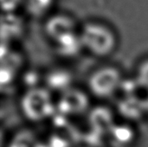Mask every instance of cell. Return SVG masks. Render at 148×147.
Returning a JSON list of instances; mask_svg holds the SVG:
<instances>
[{
    "label": "cell",
    "instance_id": "4",
    "mask_svg": "<svg viewBox=\"0 0 148 147\" xmlns=\"http://www.w3.org/2000/svg\"><path fill=\"white\" fill-rule=\"evenodd\" d=\"M58 52L64 55H73L77 54L82 47L80 33L72 32L55 42Z\"/></svg>",
    "mask_w": 148,
    "mask_h": 147
},
{
    "label": "cell",
    "instance_id": "8",
    "mask_svg": "<svg viewBox=\"0 0 148 147\" xmlns=\"http://www.w3.org/2000/svg\"><path fill=\"white\" fill-rule=\"evenodd\" d=\"M24 0H0L3 14L14 13Z\"/></svg>",
    "mask_w": 148,
    "mask_h": 147
},
{
    "label": "cell",
    "instance_id": "6",
    "mask_svg": "<svg viewBox=\"0 0 148 147\" xmlns=\"http://www.w3.org/2000/svg\"><path fill=\"white\" fill-rule=\"evenodd\" d=\"M54 0H24L25 9L35 17L45 15L52 7Z\"/></svg>",
    "mask_w": 148,
    "mask_h": 147
},
{
    "label": "cell",
    "instance_id": "2",
    "mask_svg": "<svg viewBox=\"0 0 148 147\" xmlns=\"http://www.w3.org/2000/svg\"><path fill=\"white\" fill-rule=\"evenodd\" d=\"M122 80V73L117 67L105 65L96 68L89 75L88 86L90 93L95 97L108 99L118 92Z\"/></svg>",
    "mask_w": 148,
    "mask_h": 147
},
{
    "label": "cell",
    "instance_id": "3",
    "mask_svg": "<svg viewBox=\"0 0 148 147\" xmlns=\"http://www.w3.org/2000/svg\"><path fill=\"white\" fill-rule=\"evenodd\" d=\"M44 29L47 36L52 41L56 42L62 36L75 32V23L69 16L56 14L47 20Z\"/></svg>",
    "mask_w": 148,
    "mask_h": 147
},
{
    "label": "cell",
    "instance_id": "7",
    "mask_svg": "<svg viewBox=\"0 0 148 147\" xmlns=\"http://www.w3.org/2000/svg\"><path fill=\"white\" fill-rule=\"evenodd\" d=\"M134 77L140 88L148 89V57L139 62L135 68Z\"/></svg>",
    "mask_w": 148,
    "mask_h": 147
},
{
    "label": "cell",
    "instance_id": "5",
    "mask_svg": "<svg viewBox=\"0 0 148 147\" xmlns=\"http://www.w3.org/2000/svg\"><path fill=\"white\" fill-rule=\"evenodd\" d=\"M2 37L11 39L19 36L23 30V23L20 17L14 13L3 14L2 16Z\"/></svg>",
    "mask_w": 148,
    "mask_h": 147
},
{
    "label": "cell",
    "instance_id": "1",
    "mask_svg": "<svg viewBox=\"0 0 148 147\" xmlns=\"http://www.w3.org/2000/svg\"><path fill=\"white\" fill-rule=\"evenodd\" d=\"M83 49L96 57H107L113 54L117 40L114 31L100 23H88L80 32Z\"/></svg>",
    "mask_w": 148,
    "mask_h": 147
},
{
    "label": "cell",
    "instance_id": "9",
    "mask_svg": "<svg viewBox=\"0 0 148 147\" xmlns=\"http://www.w3.org/2000/svg\"><path fill=\"white\" fill-rule=\"evenodd\" d=\"M144 113H145V116L148 119V97L144 101Z\"/></svg>",
    "mask_w": 148,
    "mask_h": 147
}]
</instances>
